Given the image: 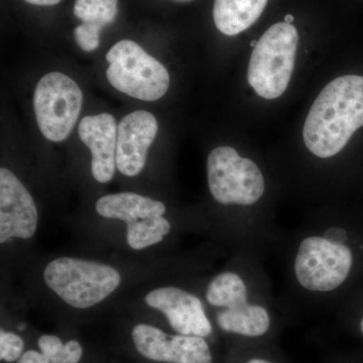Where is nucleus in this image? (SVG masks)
Returning a JSON list of instances; mask_svg holds the SVG:
<instances>
[{"label": "nucleus", "mask_w": 363, "mask_h": 363, "mask_svg": "<svg viewBox=\"0 0 363 363\" xmlns=\"http://www.w3.org/2000/svg\"><path fill=\"white\" fill-rule=\"evenodd\" d=\"M43 279L60 300L76 310L101 304L123 281L121 272L111 264L74 257H60L48 262Z\"/></svg>", "instance_id": "obj_2"}, {"label": "nucleus", "mask_w": 363, "mask_h": 363, "mask_svg": "<svg viewBox=\"0 0 363 363\" xmlns=\"http://www.w3.org/2000/svg\"><path fill=\"white\" fill-rule=\"evenodd\" d=\"M118 0H76L74 14L83 23L104 28L116 20Z\"/></svg>", "instance_id": "obj_18"}, {"label": "nucleus", "mask_w": 363, "mask_h": 363, "mask_svg": "<svg viewBox=\"0 0 363 363\" xmlns=\"http://www.w3.org/2000/svg\"><path fill=\"white\" fill-rule=\"evenodd\" d=\"M298 43L297 28L291 23L272 26L253 48L247 70V81L264 99L284 94L295 67Z\"/></svg>", "instance_id": "obj_4"}, {"label": "nucleus", "mask_w": 363, "mask_h": 363, "mask_svg": "<svg viewBox=\"0 0 363 363\" xmlns=\"http://www.w3.org/2000/svg\"><path fill=\"white\" fill-rule=\"evenodd\" d=\"M363 126V77L346 75L329 83L313 104L303 136L307 149L327 159L337 155Z\"/></svg>", "instance_id": "obj_1"}, {"label": "nucleus", "mask_w": 363, "mask_h": 363, "mask_svg": "<svg viewBox=\"0 0 363 363\" xmlns=\"http://www.w3.org/2000/svg\"><path fill=\"white\" fill-rule=\"evenodd\" d=\"M157 130V118L150 112L138 111L123 117L117 126L116 147V168L123 175L142 173Z\"/></svg>", "instance_id": "obj_12"}, {"label": "nucleus", "mask_w": 363, "mask_h": 363, "mask_svg": "<svg viewBox=\"0 0 363 363\" xmlns=\"http://www.w3.org/2000/svg\"><path fill=\"white\" fill-rule=\"evenodd\" d=\"M93 363H101V362H93Z\"/></svg>", "instance_id": "obj_27"}, {"label": "nucleus", "mask_w": 363, "mask_h": 363, "mask_svg": "<svg viewBox=\"0 0 363 363\" xmlns=\"http://www.w3.org/2000/svg\"><path fill=\"white\" fill-rule=\"evenodd\" d=\"M121 345L138 363H217L207 338L169 332L147 322L124 329Z\"/></svg>", "instance_id": "obj_3"}, {"label": "nucleus", "mask_w": 363, "mask_h": 363, "mask_svg": "<svg viewBox=\"0 0 363 363\" xmlns=\"http://www.w3.org/2000/svg\"><path fill=\"white\" fill-rule=\"evenodd\" d=\"M216 324L224 333L245 338H260L271 330L269 312L259 305L245 303L218 312Z\"/></svg>", "instance_id": "obj_15"}, {"label": "nucleus", "mask_w": 363, "mask_h": 363, "mask_svg": "<svg viewBox=\"0 0 363 363\" xmlns=\"http://www.w3.org/2000/svg\"><path fill=\"white\" fill-rule=\"evenodd\" d=\"M294 20H295V18H294L292 14H286L285 16V23H292Z\"/></svg>", "instance_id": "obj_24"}, {"label": "nucleus", "mask_w": 363, "mask_h": 363, "mask_svg": "<svg viewBox=\"0 0 363 363\" xmlns=\"http://www.w3.org/2000/svg\"><path fill=\"white\" fill-rule=\"evenodd\" d=\"M205 296L210 305L223 309L247 303L245 281L238 274L231 272L217 274L208 285Z\"/></svg>", "instance_id": "obj_17"}, {"label": "nucleus", "mask_w": 363, "mask_h": 363, "mask_svg": "<svg viewBox=\"0 0 363 363\" xmlns=\"http://www.w3.org/2000/svg\"><path fill=\"white\" fill-rule=\"evenodd\" d=\"M16 363H88L84 344L52 333L38 336Z\"/></svg>", "instance_id": "obj_14"}, {"label": "nucleus", "mask_w": 363, "mask_h": 363, "mask_svg": "<svg viewBox=\"0 0 363 363\" xmlns=\"http://www.w3.org/2000/svg\"><path fill=\"white\" fill-rule=\"evenodd\" d=\"M257 42H255V40H252V43H250V45H252V47L255 48V45H257Z\"/></svg>", "instance_id": "obj_25"}, {"label": "nucleus", "mask_w": 363, "mask_h": 363, "mask_svg": "<svg viewBox=\"0 0 363 363\" xmlns=\"http://www.w3.org/2000/svg\"><path fill=\"white\" fill-rule=\"evenodd\" d=\"M238 363H279L266 354H252L245 358L243 362Z\"/></svg>", "instance_id": "obj_22"}, {"label": "nucleus", "mask_w": 363, "mask_h": 363, "mask_svg": "<svg viewBox=\"0 0 363 363\" xmlns=\"http://www.w3.org/2000/svg\"><path fill=\"white\" fill-rule=\"evenodd\" d=\"M83 93L77 83L60 72L40 79L35 89L33 107L43 135L54 143L65 140L77 123Z\"/></svg>", "instance_id": "obj_8"}, {"label": "nucleus", "mask_w": 363, "mask_h": 363, "mask_svg": "<svg viewBox=\"0 0 363 363\" xmlns=\"http://www.w3.org/2000/svg\"><path fill=\"white\" fill-rule=\"evenodd\" d=\"M79 136L90 150L91 173L98 183L106 184L116 174L117 125L109 113L84 117L79 124Z\"/></svg>", "instance_id": "obj_13"}, {"label": "nucleus", "mask_w": 363, "mask_h": 363, "mask_svg": "<svg viewBox=\"0 0 363 363\" xmlns=\"http://www.w3.org/2000/svg\"><path fill=\"white\" fill-rule=\"evenodd\" d=\"M145 302L161 313L175 333L207 339L213 335V325L194 294L176 286H157L145 295Z\"/></svg>", "instance_id": "obj_10"}, {"label": "nucleus", "mask_w": 363, "mask_h": 363, "mask_svg": "<svg viewBox=\"0 0 363 363\" xmlns=\"http://www.w3.org/2000/svg\"><path fill=\"white\" fill-rule=\"evenodd\" d=\"M95 210L104 218L125 223L126 243L133 250L159 245L171 233V223L164 217L166 205L147 196L130 192L102 196Z\"/></svg>", "instance_id": "obj_5"}, {"label": "nucleus", "mask_w": 363, "mask_h": 363, "mask_svg": "<svg viewBox=\"0 0 363 363\" xmlns=\"http://www.w3.org/2000/svg\"><path fill=\"white\" fill-rule=\"evenodd\" d=\"M269 0H215V26L226 35H236L250 28L262 16Z\"/></svg>", "instance_id": "obj_16"}, {"label": "nucleus", "mask_w": 363, "mask_h": 363, "mask_svg": "<svg viewBox=\"0 0 363 363\" xmlns=\"http://www.w3.org/2000/svg\"><path fill=\"white\" fill-rule=\"evenodd\" d=\"M324 238L335 243H342L347 240V233L340 227H331L325 231Z\"/></svg>", "instance_id": "obj_21"}, {"label": "nucleus", "mask_w": 363, "mask_h": 363, "mask_svg": "<svg viewBox=\"0 0 363 363\" xmlns=\"http://www.w3.org/2000/svg\"><path fill=\"white\" fill-rule=\"evenodd\" d=\"M106 60L107 79L119 92L143 101H156L169 89L167 69L133 40L117 43L107 52Z\"/></svg>", "instance_id": "obj_6"}, {"label": "nucleus", "mask_w": 363, "mask_h": 363, "mask_svg": "<svg viewBox=\"0 0 363 363\" xmlns=\"http://www.w3.org/2000/svg\"><path fill=\"white\" fill-rule=\"evenodd\" d=\"M100 32L101 28L98 26L82 23L80 26H76L74 35L76 42L83 51L92 52L99 47Z\"/></svg>", "instance_id": "obj_20"}, {"label": "nucleus", "mask_w": 363, "mask_h": 363, "mask_svg": "<svg viewBox=\"0 0 363 363\" xmlns=\"http://www.w3.org/2000/svg\"><path fill=\"white\" fill-rule=\"evenodd\" d=\"M39 227V212L26 186L11 169H0V243L28 240Z\"/></svg>", "instance_id": "obj_11"}, {"label": "nucleus", "mask_w": 363, "mask_h": 363, "mask_svg": "<svg viewBox=\"0 0 363 363\" xmlns=\"http://www.w3.org/2000/svg\"><path fill=\"white\" fill-rule=\"evenodd\" d=\"M360 329H362V332L363 334V319H362V323H360Z\"/></svg>", "instance_id": "obj_26"}, {"label": "nucleus", "mask_w": 363, "mask_h": 363, "mask_svg": "<svg viewBox=\"0 0 363 363\" xmlns=\"http://www.w3.org/2000/svg\"><path fill=\"white\" fill-rule=\"evenodd\" d=\"M207 180L210 193L223 205L250 206L264 192V179L259 167L230 147H218L210 152Z\"/></svg>", "instance_id": "obj_7"}, {"label": "nucleus", "mask_w": 363, "mask_h": 363, "mask_svg": "<svg viewBox=\"0 0 363 363\" xmlns=\"http://www.w3.org/2000/svg\"><path fill=\"white\" fill-rule=\"evenodd\" d=\"M25 1L33 6H52L58 4L61 0H25Z\"/></svg>", "instance_id": "obj_23"}, {"label": "nucleus", "mask_w": 363, "mask_h": 363, "mask_svg": "<svg viewBox=\"0 0 363 363\" xmlns=\"http://www.w3.org/2000/svg\"><path fill=\"white\" fill-rule=\"evenodd\" d=\"M28 350L26 338L18 332L0 329V360L1 363H16Z\"/></svg>", "instance_id": "obj_19"}, {"label": "nucleus", "mask_w": 363, "mask_h": 363, "mask_svg": "<svg viewBox=\"0 0 363 363\" xmlns=\"http://www.w3.org/2000/svg\"><path fill=\"white\" fill-rule=\"evenodd\" d=\"M352 253L342 243L310 236L301 242L295 260L298 283L313 292H330L347 279Z\"/></svg>", "instance_id": "obj_9"}]
</instances>
